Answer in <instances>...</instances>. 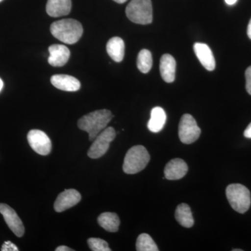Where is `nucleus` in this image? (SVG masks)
<instances>
[{
    "instance_id": "nucleus-10",
    "label": "nucleus",
    "mask_w": 251,
    "mask_h": 251,
    "mask_svg": "<svg viewBox=\"0 0 251 251\" xmlns=\"http://www.w3.org/2000/svg\"><path fill=\"white\" fill-rule=\"evenodd\" d=\"M80 201L81 195L76 190H65L59 195L54 202V210L57 212H62L76 205Z\"/></svg>"
},
{
    "instance_id": "nucleus-28",
    "label": "nucleus",
    "mask_w": 251,
    "mask_h": 251,
    "mask_svg": "<svg viewBox=\"0 0 251 251\" xmlns=\"http://www.w3.org/2000/svg\"><path fill=\"white\" fill-rule=\"evenodd\" d=\"M247 34L249 36V39H251V18L250 22L249 23V25H248Z\"/></svg>"
},
{
    "instance_id": "nucleus-22",
    "label": "nucleus",
    "mask_w": 251,
    "mask_h": 251,
    "mask_svg": "<svg viewBox=\"0 0 251 251\" xmlns=\"http://www.w3.org/2000/svg\"><path fill=\"white\" fill-rule=\"evenodd\" d=\"M136 250L138 251H158L156 243L148 234H141L138 236L136 242Z\"/></svg>"
},
{
    "instance_id": "nucleus-16",
    "label": "nucleus",
    "mask_w": 251,
    "mask_h": 251,
    "mask_svg": "<svg viewBox=\"0 0 251 251\" xmlns=\"http://www.w3.org/2000/svg\"><path fill=\"white\" fill-rule=\"evenodd\" d=\"M160 72L162 78L168 83L174 82L176 72V61L173 56L165 54L160 62Z\"/></svg>"
},
{
    "instance_id": "nucleus-3",
    "label": "nucleus",
    "mask_w": 251,
    "mask_h": 251,
    "mask_svg": "<svg viewBox=\"0 0 251 251\" xmlns=\"http://www.w3.org/2000/svg\"><path fill=\"white\" fill-rule=\"evenodd\" d=\"M150 161V153L147 149L142 145H136L127 151L124 161L123 171L126 174H136L145 169Z\"/></svg>"
},
{
    "instance_id": "nucleus-5",
    "label": "nucleus",
    "mask_w": 251,
    "mask_h": 251,
    "mask_svg": "<svg viewBox=\"0 0 251 251\" xmlns=\"http://www.w3.org/2000/svg\"><path fill=\"white\" fill-rule=\"evenodd\" d=\"M226 196L232 209L240 214L249 210L251 204L250 191L244 185L232 184L226 188Z\"/></svg>"
},
{
    "instance_id": "nucleus-26",
    "label": "nucleus",
    "mask_w": 251,
    "mask_h": 251,
    "mask_svg": "<svg viewBox=\"0 0 251 251\" xmlns=\"http://www.w3.org/2000/svg\"><path fill=\"white\" fill-rule=\"evenodd\" d=\"M244 136L247 138H251V123L248 126L244 133Z\"/></svg>"
},
{
    "instance_id": "nucleus-31",
    "label": "nucleus",
    "mask_w": 251,
    "mask_h": 251,
    "mask_svg": "<svg viewBox=\"0 0 251 251\" xmlns=\"http://www.w3.org/2000/svg\"><path fill=\"white\" fill-rule=\"evenodd\" d=\"M3 87H4V82H3L2 80L0 78V92L2 90Z\"/></svg>"
},
{
    "instance_id": "nucleus-11",
    "label": "nucleus",
    "mask_w": 251,
    "mask_h": 251,
    "mask_svg": "<svg viewBox=\"0 0 251 251\" xmlns=\"http://www.w3.org/2000/svg\"><path fill=\"white\" fill-rule=\"evenodd\" d=\"M49 63L54 67H60L67 64L70 57V50L67 46L54 44L49 48Z\"/></svg>"
},
{
    "instance_id": "nucleus-32",
    "label": "nucleus",
    "mask_w": 251,
    "mask_h": 251,
    "mask_svg": "<svg viewBox=\"0 0 251 251\" xmlns=\"http://www.w3.org/2000/svg\"><path fill=\"white\" fill-rule=\"evenodd\" d=\"M232 251H242V249H233Z\"/></svg>"
},
{
    "instance_id": "nucleus-13",
    "label": "nucleus",
    "mask_w": 251,
    "mask_h": 251,
    "mask_svg": "<svg viewBox=\"0 0 251 251\" xmlns=\"http://www.w3.org/2000/svg\"><path fill=\"white\" fill-rule=\"evenodd\" d=\"M193 48L195 53L203 67L210 72L214 71L216 67V62L210 48L202 43H196Z\"/></svg>"
},
{
    "instance_id": "nucleus-6",
    "label": "nucleus",
    "mask_w": 251,
    "mask_h": 251,
    "mask_svg": "<svg viewBox=\"0 0 251 251\" xmlns=\"http://www.w3.org/2000/svg\"><path fill=\"white\" fill-rule=\"evenodd\" d=\"M115 136L116 132L112 127L105 128L94 140V143L87 152L88 156L94 159L103 156L108 151L110 143L115 139Z\"/></svg>"
},
{
    "instance_id": "nucleus-2",
    "label": "nucleus",
    "mask_w": 251,
    "mask_h": 251,
    "mask_svg": "<svg viewBox=\"0 0 251 251\" xmlns=\"http://www.w3.org/2000/svg\"><path fill=\"white\" fill-rule=\"evenodd\" d=\"M50 31L56 39L71 45L80 40L83 34V28L76 20L63 19L52 23Z\"/></svg>"
},
{
    "instance_id": "nucleus-20",
    "label": "nucleus",
    "mask_w": 251,
    "mask_h": 251,
    "mask_svg": "<svg viewBox=\"0 0 251 251\" xmlns=\"http://www.w3.org/2000/svg\"><path fill=\"white\" fill-rule=\"evenodd\" d=\"M175 219L181 226L184 227H191L194 224L191 208L187 204L182 203L176 207L175 211Z\"/></svg>"
},
{
    "instance_id": "nucleus-18",
    "label": "nucleus",
    "mask_w": 251,
    "mask_h": 251,
    "mask_svg": "<svg viewBox=\"0 0 251 251\" xmlns=\"http://www.w3.org/2000/svg\"><path fill=\"white\" fill-rule=\"evenodd\" d=\"M125 42L121 38H112L106 46L107 52L115 62H121L125 57Z\"/></svg>"
},
{
    "instance_id": "nucleus-23",
    "label": "nucleus",
    "mask_w": 251,
    "mask_h": 251,
    "mask_svg": "<svg viewBox=\"0 0 251 251\" xmlns=\"http://www.w3.org/2000/svg\"><path fill=\"white\" fill-rule=\"evenodd\" d=\"M87 244H88L91 250L93 251H111V249L108 247V243L99 238H90L87 240Z\"/></svg>"
},
{
    "instance_id": "nucleus-9",
    "label": "nucleus",
    "mask_w": 251,
    "mask_h": 251,
    "mask_svg": "<svg viewBox=\"0 0 251 251\" xmlns=\"http://www.w3.org/2000/svg\"><path fill=\"white\" fill-rule=\"evenodd\" d=\"M0 213L4 217L8 227L18 237H23L25 227L21 219L14 209L4 203H0Z\"/></svg>"
},
{
    "instance_id": "nucleus-15",
    "label": "nucleus",
    "mask_w": 251,
    "mask_h": 251,
    "mask_svg": "<svg viewBox=\"0 0 251 251\" xmlns=\"http://www.w3.org/2000/svg\"><path fill=\"white\" fill-rule=\"evenodd\" d=\"M72 6V0H48L46 12L51 17H61L71 12Z\"/></svg>"
},
{
    "instance_id": "nucleus-24",
    "label": "nucleus",
    "mask_w": 251,
    "mask_h": 251,
    "mask_svg": "<svg viewBox=\"0 0 251 251\" xmlns=\"http://www.w3.org/2000/svg\"><path fill=\"white\" fill-rule=\"evenodd\" d=\"M246 80H247V84H246V88L248 93L251 95V66L249 67L246 71L245 73Z\"/></svg>"
},
{
    "instance_id": "nucleus-8",
    "label": "nucleus",
    "mask_w": 251,
    "mask_h": 251,
    "mask_svg": "<svg viewBox=\"0 0 251 251\" xmlns=\"http://www.w3.org/2000/svg\"><path fill=\"white\" fill-rule=\"evenodd\" d=\"M27 140L31 149L42 156L49 154L52 145L49 137L40 130H31L27 134Z\"/></svg>"
},
{
    "instance_id": "nucleus-19",
    "label": "nucleus",
    "mask_w": 251,
    "mask_h": 251,
    "mask_svg": "<svg viewBox=\"0 0 251 251\" xmlns=\"http://www.w3.org/2000/svg\"><path fill=\"white\" fill-rule=\"evenodd\" d=\"M98 223L100 227L108 232H116L119 229L120 220L115 213L105 212L99 216Z\"/></svg>"
},
{
    "instance_id": "nucleus-33",
    "label": "nucleus",
    "mask_w": 251,
    "mask_h": 251,
    "mask_svg": "<svg viewBox=\"0 0 251 251\" xmlns=\"http://www.w3.org/2000/svg\"><path fill=\"white\" fill-rule=\"evenodd\" d=\"M1 1H2V0H0V2H1Z\"/></svg>"
},
{
    "instance_id": "nucleus-29",
    "label": "nucleus",
    "mask_w": 251,
    "mask_h": 251,
    "mask_svg": "<svg viewBox=\"0 0 251 251\" xmlns=\"http://www.w3.org/2000/svg\"><path fill=\"white\" fill-rule=\"evenodd\" d=\"M226 4L228 5H234L237 3V0H225Z\"/></svg>"
},
{
    "instance_id": "nucleus-17",
    "label": "nucleus",
    "mask_w": 251,
    "mask_h": 251,
    "mask_svg": "<svg viewBox=\"0 0 251 251\" xmlns=\"http://www.w3.org/2000/svg\"><path fill=\"white\" fill-rule=\"evenodd\" d=\"M167 116L166 112L161 107H155L151 111V117L149 120L148 127L150 131L158 133L166 125Z\"/></svg>"
},
{
    "instance_id": "nucleus-21",
    "label": "nucleus",
    "mask_w": 251,
    "mask_h": 251,
    "mask_svg": "<svg viewBox=\"0 0 251 251\" xmlns=\"http://www.w3.org/2000/svg\"><path fill=\"white\" fill-rule=\"evenodd\" d=\"M152 56L148 50L143 49L139 52L137 59V67L143 74H148L152 67Z\"/></svg>"
},
{
    "instance_id": "nucleus-1",
    "label": "nucleus",
    "mask_w": 251,
    "mask_h": 251,
    "mask_svg": "<svg viewBox=\"0 0 251 251\" xmlns=\"http://www.w3.org/2000/svg\"><path fill=\"white\" fill-rule=\"evenodd\" d=\"M112 112L108 110H96L81 117L77 122L80 129L87 132L91 141L103 131L112 118Z\"/></svg>"
},
{
    "instance_id": "nucleus-27",
    "label": "nucleus",
    "mask_w": 251,
    "mask_h": 251,
    "mask_svg": "<svg viewBox=\"0 0 251 251\" xmlns=\"http://www.w3.org/2000/svg\"><path fill=\"white\" fill-rule=\"evenodd\" d=\"M56 251H74L73 249L70 248L66 247V246H61V247H57L55 249Z\"/></svg>"
},
{
    "instance_id": "nucleus-25",
    "label": "nucleus",
    "mask_w": 251,
    "mask_h": 251,
    "mask_svg": "<svg viewBox=\"0 0 251 251\" xmlns=\"http://www.w3.org/2000/svg\"><path fill=\"white\" fill-rule=\"evenodd\" d=\"M1 251H18V249L15 244L11 242H5L1 249Z\"/></svg>"
},
{
    "instance_id": "nucleus-4",
    "label": "nucleus",
    "mask_w": 251,
    "mask_h": 251,
    "mask_svg": "<svg viewBox=\"0 0 251 251\" xmlns=\"http://www.w3.org/2000/svg\"><path fill=\"white\" fill-rule=\"evenodd\" d=\"M127 18L131 22L140 25L152 23V4L151 0H131L126 9Z\"/></svg>"
},
{
    "instance_id": "nucleus-14",
    "label": "nucleus",
    "mask_w": 251,
    "mask_h": 251,
    "mask_svg": "<svg viewBox=\"0 0 251 251\" xmlns=\"http://www.w3.org/2000/svg\"><path fill=\"white\" fill-rule=\"evenodd\" d=\"M51 83L56 88L66 92H76L80 88V81L69 75H54L51 77Z\"/></svg>"
},
{
    "instance_id": "nucleus-12",
    "label": "nucleus",
    "mask_w": 251,
    "mask_h": 251,
    "mask_svg": "<svg viewBox=\"0 0 251 251\" xmlns=\"http://www.w3.org/2000/svg\"><path fill=\"white\" fill-rule=\"evenodd\" d=\"M186 162L181 158H175L167 163L164 170L165 178L168 180H178L184 177L188 172Z\"/></svg>"
},
{
    "instance_id": "nucleus-7",
    "label": "nucleus",
    "mask_w": 251,
    "mask_h": 251,
    "mask_svg": "<svg viewBox=\"0 0 251 251\" xmlns=\"http://www.w3.org/2000/svg\"><path fill=\"white\" fill-rule=\"evenodd\" d=\"M201 134V129L192 115L185 114L179 125V137L181 143L191 144L196 142Z\"/></svg>"
},
{
    "instance_id": "nucleus-30",
    "label": "nucleus",
    "mask_w": 251,
    "mask_h": 251,
    "mask_svg": "<svg viewBox=\"0 0 251 251\" xmlns=\"http://www.w3.org/2000/svg\"><path fill=\"white\" fill-rule=\"evenodd\" d=\"M115 2L119 3V4H123V3L126 2L127 0H113Z\"/></svg>"
}]
</instances>
